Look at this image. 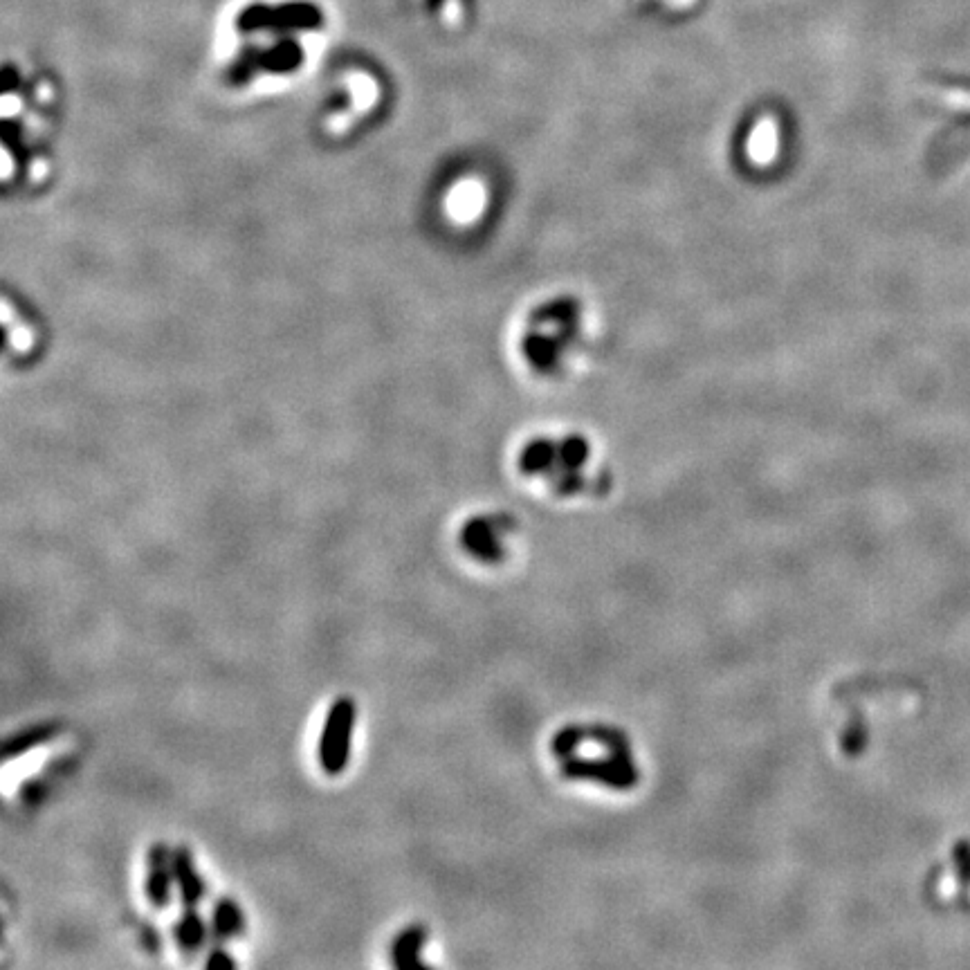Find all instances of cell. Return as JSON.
<instances>
[{
  "label": "cell",
  "instance_id": "6da1fadb",
  "mask_svg": "<svg viewBox=\"0 0 970 970\" xmlns=\"http://www.w3.org/2000/svg\"><path fill=\"white\" fill-rule=\"evenodd\" d=\"M602 351V319L575 290H553L519 308L508 355L521 378L539 389H566L593 371Z\"/></svg>",
  "mask_w": 970,
  "mask_h": 970
},
{
  "label": "cell",
  "instance_id": "7a4b0ae2",
  "mask_svg": "<svg viewBox=\"0 0 970 970\" xmlns=\"http://www.w3.org/2000/svg\"><path fill=\"white\" fill-rule=\"evenodd\" d=\"M512 470L555 503L602 501L613 490L607 450L578 427H539L521 436L512 452Z\"/></svg>",
  "mask_w": 970,
  "mask_h": 970
},
{
  "label": "cell",
  "instance_id": "3957f363",
  "mask_svg": "<svg viewBox=\"0 0 970 970\" xmlns=\"http://www.w3.org/2000/svg\"><path fill=\"white\" fill-rule=\"evenodd\" d=\"M553 755L566 775L607 786L634 782L636 768L627 739L609 728H571L553 741Z\"/></svg>",
  "mask_w": 970,
  "mask_h": 970
},
{
  "label": "cell",
  "instance_id": "277c9868",
  "mask_svg": "<svg viewBox=\"0 0 970 970\" xmlns=\"http://www.w3.org/2000/svg\"><path fill=\"white\" fill-rule=\"evenodd\" d=\"M791 144L793 131L780 111L771 106L753 108L732 131L730 158L739 176L766 180L789 164Z\"/></svg>",
  "mask_w": 970,
  "mask_h": 970
},
{
  "label": "cell",
  "instance_id": "5b68a950",
  "mask_svg": "<svg viewBox=\"0 0 970 970\" xmlns=\"http://www.w3.org/2000/svg\"><path fill=\"white\" fill-rule=\"evenodd\" d=\"M358 706L353 697H337L326 710L317 739V764L328 777L342 775L351 762Z\"/></svg>",
  "mask_w": 970,
  "mask_h": 970
},
{
  "label": "cell",
  "instance_id": "8992f818",
  "mask_svg": "<svg viewBox=\"0 0 970 970\" xmlns=\"http://www.w3.org/2000/svg\"><path fill=\"white\" fill-rule=\"evenodd\" d=\"M517 533L515 517L506 512H479L459 528V546L470 560L497 566L508 555V539Z\"/></svg>",
  "mask_w": 970,
  "mask_h": 970
},
{
  "label": "cell",
  "instance_id": "52a82bcc",
  "mask_svg": "<svg viewBox=\"0 0 970 970\" xmlns=\"http://www.w3.org/2000/svg\"><path fill=\"white\" fill-rule=\"evenodd\" d=\"M144 894L153 910H167L176 894L173 876V849L167 843H153L146 851Z\"/></svg>",
  "mask_w": 970,
  "mask_h": 970
},
{
  "label": "cell",
  "instance_id": "ba28073f",
  "mask_svg": "<svg viewBox=\"0 0 970 970\" xmlns=\"http://www.w3.org/2000/svg\"><path fill=\"white\" fill-rule=\"evenodd\" d=\"M483 196H488V189L483 191L479 178L474 176H459L447 182L441 198L445 218L452 223L477 221L483 209Z\"/></svg>",
  "mask_w": 970,
  "mask_h": 970
},
{
  "label": "cell",
  "instance_id": "9c48e42d",
  "mask_svg": "<svg viewBox=\"0 0 970 970\" xmlns=\"http://www.w3.org/2000/svg\"><path fill=\"white\" fill-rule=\"evenodd\" d=\"M173 876H176V894L182 908H200L207 896V883L187 845L173 849Z\"/></svg>",
  "mask_w": 970,
  "mask_h": 970
},
{
  "label": "cell",
  "instance_id": "30bf717a",
  "mask_svg": "<svg viewBox=\"0 0 970 970\" xmlns=\"http://www.w3.org/2000/svg\"><path fill=\"white\" fill-rule=\"evenodd\" d=\"M171 937L173 944H176L185 955H198L209 946V939H212V926H209V919L203 917V912L198 908H185L182 910L176 921L171 926Z\"/></svg>",
  "mask_w": 970,
  "mask_h": 970
},
{
  "label": "cell",
  "instance_id": "8fae6325",
  "mask_svg": "<svg viewBox=\"0 0 970 970\" xmlns=\"http://www.w3.org/2000/svg\"><path fill=\"white\" fill-rule=\"evenodd\" d=\"M429 939V932L423 923H409L402 928L389 944V962L391 966L411 970V968H427L423 962V950Z\"/></svg>",
  "mask_w": 970,
  "mask_h": 970
},
{
  "label": "cell",
  "instance_id": "7c38bea8",
  "mask_svg": "<svg viewBox=\"0 0 970 970\" xmlns=\"http://www.w3.org/2000/svg\"><path fill=\"white\" fill-rule=\"evenodd\" d=\"M61 728L63 726L59 721H39V724L25 726L21 730L12 732V735L3 741V759L9 762V759L23 757L36 748L50 744V741L59 735Z\"/></svg>",
  "mask_w": 970,
  "mask_h": 970
},
{
  "label": "cell",
  "instance_id": "4fadbf2b",
  "mask_svg": "<svg viewBox=\"0 0 970 970\" xmlns=\"http://www.w3.org/2000/svg\"><path fill=\"white\" fill-rule=\"evenodd\" d=\"M209 926H212L214 939L223 941V944L241 939L245 935L247 921L239 901L232 899V896H218L212 905V914H209Z\"/></svg>",
  "mask_w": 970,
  "mask_h": 970
},
{
  "label": "cell",
  "instance_id": "5bb4252c",
  "mask_svg": "<svg viewBox=\"0 0 970 970\" xmlns=\"http://www.w3.org/2000/svg\"><path fill=\"white\" fill-rule=\"evenodd\" d=\"M203 964L209 970H230V968L239 966V962H236V957H232V953L225 948L223 941H216V944L207 946V953H205V962Z\"/></svg>",
  "mask_w": 970,
  "mask_h": 970
}]
</instances>
